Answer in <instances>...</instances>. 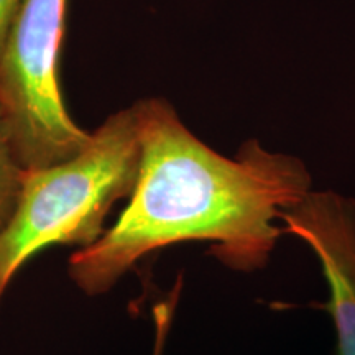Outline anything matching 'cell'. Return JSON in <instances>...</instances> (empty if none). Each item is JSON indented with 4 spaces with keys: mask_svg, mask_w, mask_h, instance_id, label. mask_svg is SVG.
<instances>
[{
    "mask_svg": "<svg viewBox=\"0 0 355 355\" xmlns=\"http://www.w3.org/2000/svg\"><path fill=\"white\" fill-rule=\"evenodd\" d=\"M139 109L140 166L128 204L99 241L71 257V279L102 295L144 257L181 242H209V254L234 272L263 270L285 235L279 212L311 191L304 163L257 140L224 157L166 101H140Z\"/></svg>",
    "mask_w": 355,
    "mask_h": 355,
    "instance_id": "cell-1",
    "label": "cell"
},
{
    "mask_svg": "<svg viewBox=\"0 0 355 355\" xmlns=\"http://www.w3.org/2000/svg\"><path fill=\"white\" fill-rule=\"evenodd\" d=\"M140 152L137 102L110 115L76 157L25 170L17 209L0 234V304L17 272L38 252L99 241L114 204L135 186Z\"/></svg>",
    "mask_w": 355,
    "mask_h": 355,
    "instance_id": "cell-2",
    "label": "cell"
},
{
    "mask_svg": "<svg viewBox=\"0 0 355 355\" xmlns=\"http://www.w3.org/2000/svg\"><path fill=\"white\" fill-rule=\"evenodd\" d=\"M68 0H24L0 53V115L25 170L76 157L92 133L73 122L58 81Z\"/></svg>",
    "mask_w": 355,
    "mask_h": 355,
    "instance_id": "cell-3",
    "label": "cell"
},
{
    "mask_svg": "<svg viewBox=\"0 0 355 355\" xmlns=\"http://www.w3.org/2000/svg\"><path fill=\"white\" fill-rule=\"evenodd\" d=\"M279 222L321 266L327 300L316 306L334 324L336 355H355V201L334 191H309L279 212Z\"/></svg>",
    "mask_w": 355,
    "mask_h": 355,
    "instance_id": "cell-4",
    "label": "cell"
},
{
    "mask_svg": "<svg viewBox=\"0 0 355 355\" xmlns=\"http://www.w3.org/2000/svg\"><path fill=\"white\" fill-rule=\"evenodd\" d=\"M24 175L25 168L13 152L0 115V234L17 209Z\"/></svg>",
    "mask_w": 355,
    "mask_h": 355,
    "instance_id": "cell-5",
    "label": "cell"
},
{
    "mask_svg": "<svg viewBox=\"0 0 355 355\" xmlns=\"http://www.w3.org/2000/svg\"><path fill=\"white\" fill-rule=\"evenodd\" d=\"M181 290H183V278L178 277L175 288L168 293L166 298L158 301L153 306V347L152 355H165L168 337H170L173 322H175V314L180 301Z\"/></svg>",
    "mask_w": 355,
    "mask_h": 355,
    "instance_id": "cell-6",
    "label": "cell"
},
{
    "mask_svg": "<svg viewBox=\"0 0 355 355\" xmlns=\"http://www.w3.org/2000/svg\"><path fill=\"white\" fill-rule=\"evenodd\" d=\"M21 2L24 0H0V53H2L8 30H10L12 21L15 19Z\"/></svg>",
    "mask_w": 355,
    "mask_h": 355,
    "instance_id": "cell-7",
    "label": "cell"
}]
</instances>
